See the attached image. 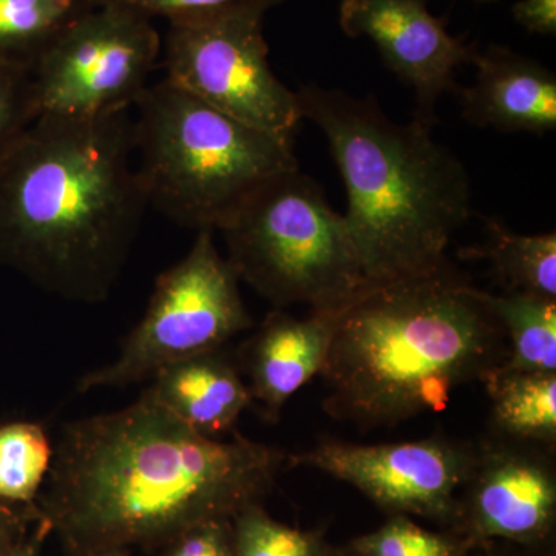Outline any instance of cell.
I'll return each instance as SVG.
<instances>
[{
    "instance_id": "cell-1",
    "label": "cell",
    "mask_w": 556,
    "mask_h": 556,
    "mask_svg": "<svg viewBox=\"0 0 556 556\" xmlns=\"http://www.w3.org/2000/svg\"><path fill=\"white\" fill-rule=\"evenodd\" d=\"M35 507L68 556L156 552L189 527L263 504L281 450L204 437L148 393L62 428Z\"/></svg>"
},
{
    "instance_id": "cell-2",
    "label": "cell",
    "mask_w": 556,
    "mask_h": 556,
    "mask_svg": "<svg viewBox=\"0 0 556 556\" xmlns=\"http://www.w3.org/2000/svg\"><path fill=\"white\" fill-rule=\"evenodd\" d=\"M148 207L130 112L40 115L0 161V262L56 298L104 302Z\"/></svg>"
},
{
    "instance_id": "cell-3",
    "label": "cell",
    "mask_w": 556,
    "mask_h": 556,
    "mask_svg": "<svg viewBox=\"0 0 556 556\" xmlns=\"http://www.w3.org/2000/svg\"><path fill=\"white\" fill-rule=\"evenodd\" d=\"M507 357L489 292L447 260L371 285L346 306L318 372L324 409L361 428L396 427L442 412L457 388L484 383Z\"/></svg>"
},
{
    "instance_id": "cell-4",
    "label": "cell",
    "mask_w": 556,
    "mask_h": 556,
    "mask_svg": "<svg viewBox=\"0 0 556 556\" xmlns=\"http://www.w3.org/2000/svg\"><path fill=\"white\" fill-rule=\"evenodd\" d=\"M295 97L345 182L343 217L369 287L444 265L453 233L470 217L471 192L464 164L431 135L434 124L396 123L375 98L317 84Z\"/></svg>"
},
{
    "instance_id": "cell-5",
    "label": "cell",
    "mask_w": 556,
    "mask_h": 556,
    "mask_svg": "<svg viewBox=\"0 0 556 556\" xmlns=\"http://www.w3.org/2000/svg\"><path fill=\"white\" fill-rule=\"evenodd\" d=\"M135 159L149 206L182 228L219 230L268 179L299 169L294 141L152 84L135 104Z\"/></svg>"
},
{
    "instance_id": "cell-6",
    "label": "cell",
    "mask_w": 556,
    "mask_h": 556,
    "mask_svg": "<svg viewBox=\"0 0 556 556\" xmlns=\"http://www.w3.org/2000/svg\"><path fill=\"white\" fill-rule=\"evenodd\" d=\"M219 232L237 277L276 309H343L369 287L345 217L300 169L260 186Z\"/></svg>"
},
{
    "instance_id": "cell-7",
    "label": "cell",
    "mask_w": 556,
    "mask_h": 556,
    "mask_svg": "<svg viewBox=\"0 0 556 556\" xmlns=\"http://www.w3.org/2000/svg\"><path fill=\"white\" fill-rule=\"evenodd\" d=\"M239 283L214 230H199L188 254L156 278L148 309L116 361L83 376L79 393L150 380L179 361L222 350L254 325Z\"/></svg>"
},
{
    "instance_id": "cell-8",
    "label": "cell",
    "mask_w": 556,
    "mask_h": 556,
    "mask_svg": "<svg viewBox=\"0 0 556 556\" xmlns=\"http://www.w3.org/2000/svg\"><path fill=\"white\" fill-rule=\"evenodd\" d=\"M268 11L239 7L167 22L164 79L232 118L294 141L302 123L295 91L269 64Z\"/></svg>"
},
{
    "instance_id": "cell-9",
    "label": "cell",
    "mask_w": 556,
    "mask_h": 556,
    "mask_svg": "<svg viewBox=\"0 0 556 556\" xmlns=\"http://www.w3.org/2000/svg\"><path fill=\"white\" fill-rule=\"evenodd\" d=\"M163 38L146 14L98 2L53 40L31 68L40 115L101 118L130 112L159 67Z\"/></svg>"
},
{
    "instance_id": "cell-10",
    "label": "cell",
    "mask_w": 556,
    "mask_h": 556,
    "mask_svg": "<svg viewBox=\"0 0 556 556\" xmlns=\"http://www.w3.org/2000/svg\"><path fill=\"white\" fill-rule=\"evenodd\" d=\"M477 445L447 437L388 444L325 441L288 455L289 467H309L357 489L388 515H405L452 530Z\"/></svg>"
},
{
    "instance_id": "cell-11",
    "label": "cell",
    "mask_w": 556,
    "mask_h": 556,
    "mask_svg": "<svg viewBox=\"0 0 556 556\" xmlns=\"http://www.w3.org/2000/svg\"><path fill=\"white\" fill-rule=\"evenodd\" d=\"M551 452L554 448L501 437L477 445L453 532L477 543H546L556 521V470Z\"/></svg>"
},
{
    "instance_id": "cell-12",
    "label": "cell",
    "mask_w": 556,
    "mask_h": 556,
    "mask_svg": "<svg viewBox=\"0 0 556 556\" xmlns=\"http://www.w3.org/2000/svg\"><path fill=\"white\" fill-rule=\"evenodd\" d=\"M339 24L350 38H367L416 98V118L433 123L438 101L457 89V70L478 49L450 35L427 0H343Z\"/></svg>"
},
{
    "instance_id": "cell-13",
    "label": "cell",
    "mask_w": 556,
    "mask_h": 556,
    "mask_svg": "<svg viewBox=\"0 0 556 556\" xmlns=\"http://www.w3.org/2000/svg\"><path fill=\"white\" fill-rule=\"evenodd\" d=\"M343 309L311 311L308 317L274 309L247 343L252 405L277 422L289 399L320 372Z\"/></svg>"
},
{
    "instance_id": "cell-14",
    "label": "cell",
    "mask_w": 556,
    "mask_h": 556,
    "mask_svg": "<svg viewBox=\"0 0 556 556\" xmlns=\"http://www.w3.org/2000/svg\"><path fill=\"white\" fill-rule=\"evenodd\" d=\"M477 78L460 90L464 119L504 134H547L556 127V76L504 46L477 51Z\"/></svg>"
},
{
    "instance_id": "cell-15",
    "label": "cell",
    "mask_w": 556,
    "mask_h": 556,
    "mask_svg": "<svg viewBox=\"0 0 556 556\" xmlns=\"http://www.w3.org/2000/svg\"><path fill=\"white\" fill-rule=\"evenodd\" d=\"M150 380L146 393L153 401L208 438L233 430L252 405L247 382L222 350L179 361Z\"/></svg>"
},
{
    "instance_id": "cell-16",
    "label": "cell",
    "mask_w": 556,
    "mask_h": 556,
    "mask_svg": "<svg viewBox=\"0 0 556 556\" xmlns=\"http://www.w3.org/2000/svg\"><path fill=\"white\" fill-rule=\"evenodd\" d=\"M496 437L556 444V372L500 368L484 380Z\"/></svg>"
},
{
    "instance_id": "cell-17",
    "label": "cell",
    "mask_w": 556,
    "mask_h": 556,
    "mask_svg": "<svg viewBox=\"0 0 556 556\" xmlns=\"http://www.w3.org/2000/svg\"><path fill=\"white\" fill-rule=\"evenodd\" d=\"M463 254L489 260L507 291L556 300L555 232L522 236L486 219L484 243Z\"/></svg>"
},
{
    "instance_id": "cell-18",
    "label": "cell",
    "mask_w": 556,
    "mask_h": 556,
    "mask_svg": "<svg viewBox=\"0 0 556 556\" xmlns=\"http://www.w3.org/2000/svg\"><path fill=\"white\" fill-rule=\"evenodd\" d=\"M98 0H0V64L25 70Z\"/></svg>"
},
{
    "instance_id": "cell-19",
    "label": "cell",
    "mask_w": 556,
    "mask_h": 556,
    "mask_svg": "<svg viewBox=\"0 0 556 556\" xmlns=\"http://www.w3.org/2000/svg\"><path fill=\"white\" fill-rule=\"evenodd\" d=\"M508 343L503 369L556 372V300L506 291L489 294Z\"/></svg>"
},
{
    "instance_id": "cell-20",
    "label": "cell",
    "mask_w": 556,
    "mask_h": 556,
    "mask_svg": "<svg viewBox=\"0 0 556 556\" xmlns=\"http://www.w3.org/2000/svg\"><path fill=\"white\" fill-rule=\"evenodd\" d=\"M53 452L40 424L0 427V501L33 506L49 477Z\"/></svg>"
},
{
    "instance_id": "cell-21",
    "label": "cell",
    "mask_w": 556,
    "mask_h": 556,
    "mask_svg": "<svg viewBox=\"0 0 556 556\" xmlns=\"http://www.w3.org/2000/svg\"><path fill=\"white\" fill-rule=\"evenodd\" d=\"M350 544L361 556H463L477 541L453 530L434 532L405 515H390L386 525Z\"/></svg>"
},
{
    "instance_id": "cell-22",
    "label": "cell",
    "mask_w": 556,
    "mask_h": 556,
    "mask_svg": "<svg viewBox=\"0 0 556 556\" xmlns=\"http://www.w3.org/2000/svg\"><path fill=\"white\" fill-rule=\"evenodd\" d=\"M232 521L237 556H317L327 543L316 532L277 521L263 504L244 508Z\"/></svg>"
},
{
    "instance_id": "cell-23",
    "label": "cell",
    "mask_w": 556,
    "mask_h": 556,
    "mask_svg": "<svg viewBox=\"0 0 556 556\" xmlns=\"http://www.w3.org/2000/svg\"><path fill=\"white\" fill-rule=\"evenodd\" d=\"M36 118L30 70L0 64V161Z\"/></svg>"
},
{
    "instance_id": "cell-24",
    "label": "cell",
    "mask_w": 556,
    "mask_h": 556,
    "mask_svg": "<svg viewBox=\"0 0 556 556\" xmlns=\"http://www.w3.org/2000/svg\"><path fill=\"white\" fill-rule=\"evenodd\" d=\"M160 556H237L230 518L208 519L186 529L159 548Z\"/></svg>"
},
{
    "instance_id": "cell-25",
    "label": "cell",
    "mask_w": 556,
    "mask_h": 556,
    "mask_svg": "<svg viewBox=\"0 0 556 556\" xmlns=\"http://www.w3.org/2000/svg\"><path fill=\"white\" fill-rule=\"evenodd\" d=\"M98 2L118 3L146 14L150 20L163 17L167 22L215 13V11L239 9V7H257L269 11L280 5L283 0H98Z\"/></svg>"
},
{
    "instance_id": "cell-26",
    "label": "cell",
    "mask_w": 556,
    "mask_h": 556,
    "mask_svg": "<svg viewBox=\"0 0 556 556\" xmlns=\"http://www.w3.org/2000/svg\"><path fill=\"white\" fill-rule=\"evenodd\" d=\"M39 514L33 506H13L0 501V556L22 543L38 525Z\"/></svg>"
},
{
    "instance_id": "cell-27",
    "label": "cell",
    "mask_w": 556,
    "mask_h": 556,
    "mask_svg": "<svg viewBox=\"0 0 556 556\" xmlns=\"http://www.w3.org/2000/svg\"><path fill=\"white\" fill-rule=\"evenodd\" d=\"M511 16L533 35L556 36V0H519Z\"/></svg>"
},
{
    "instance_id": "cell-28",
    "label": "cell",
    "mask_w": 556,
    "mask_h": 556,
    "mask_svg": "<svg viewBox=\"0 0 556 556\" xmlns=\"http://www.w3.org/2000/svg\"><path fill=\"white\" fill-rule=\"evenodd\" d=\"M50 535L49 526L39 519L38 525L33 527L30 535L25 538L16 547L11 548L9 554L3 556H39L43 541Z\"/></svg>"
},
{
    "instance_id": "cell-29",
    "label": "cell",
    "mask_w": 556,
    "mask_h": 556,
    "mask_svg": "<svg viewBox=\"0 0 556 556\" xmlns=\"http://www.w3.org/2000/svg\"><path fill=\"white\" fill-rule=\"evenodd\" d=\"M463 556H514L497 546V541H482L468 548Z\"/></svg>"
},
{
    "instance_id": "cell-30",
    "label": "cell",
    "mask_w": 556,
    "mask_h": 556,
    "mask_svg": "<svg viewBox=\"0 0 556 556\" xmlns=\"http://www.w3.org/2000/svg\"><path fill=\"white\" fill-rule=\"evenodd\" d=\"M317 556H361L354 551V547L351 544H346V546L338 547L331 546V544L325 543L324 547L320 548Z\"/></svg>"
},
{
    "instance_id": "cell-31",
    "label": "cell",
    "mask_w": 556,
    "mask_h": 556,
    "mask_svg": "<svg viewBox=\"0 0 556 556\" xmlns=\"http://www.w3.org/2000/svg\"><path fill=\"white\" fill-rule=\"evenodd\" d=\"M84 556H129V552L127 551H102L94 552V554L84 555Z\"/></svg>"
},
{
    "instance_id": "cell-32",
    "label": "cell",
    "mask_w": 556,
    "mask_h": 556,
    "mask_svg": "<svg viewBox=\"0 0 556 556\" xmlns=\"http://www.w3.org/2000/svg\"><path fill=\"white\" fill-rule=\"evenodd\" d=\"M478 2H496V0H478Z\"/></svg>"
}]
</instances>
